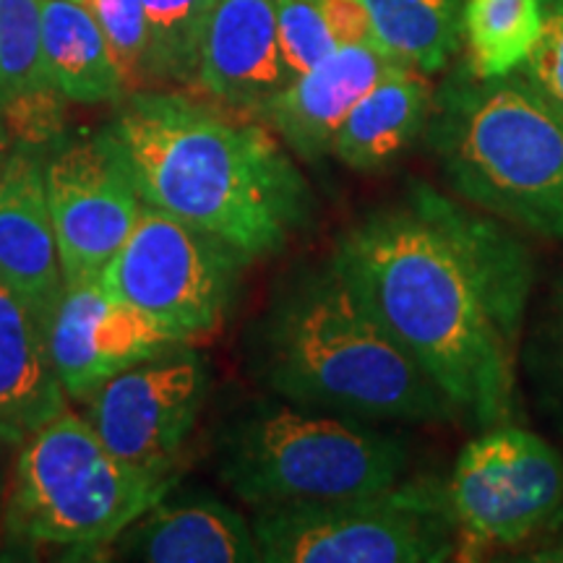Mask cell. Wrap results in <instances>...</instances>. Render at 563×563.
Listing matches in <instances>:
<instances>
[{"instance_id": "6da1fadb", "label": "cell", "mask_w": 563, "mask_h": 563, "mask_svg": "<svg viewBox=\"0 0 563 563\" xmlns=\"http://www.w3.org/2000/svg\"><path fill=\"white\" fill-rule=\"evenodd\" d=\"M329 264L350 282L460 418H517V344L534 266L522 241L475 207L415 183L405 207L373 211Z\"/></svg>"}, {"instance_id": "7a4b0ae2", "label": "cell", "mask_w": 563, "mask_h": 563, "mask_svg": "<svg viewBox=\"0 0 563 563\" xmlns=\"http://www.w3.org/2000/svg\"><path fill=\"white\" fill-rule=\"evenodd\" d=\"M110 133L144 203L228 243L277 256L313 222V191L264 125L186 97L139 95Z\"/></svg>"}, {"instance_id": "3957f363", "label": "cell", "mask_w": 563, "mask_h": 563, "mask_svg": "<svg viewBox=\"0 0 563 563\" xmlns=\"http://www.w3.org/2000/svg\"><path fill=\"white\" fill-rule=\"evenodd\" d=\"M262 368L269 389L292 405L368 422L460 418L332 264L274 302L264 321Z\"/></svg>"}, {"instance_id": "277c9868", "label": "cell", "mask_w": 563, "mask_h": 563, "mask_svg": "<svg viewBox=\"0 0 563 563\" xmlns=\"http://www.w3.org/2000/svg\"><path fill=\"white\" fill-rule=\"evenodd\" d=\"M428 144L470 207L563 241V112L527 79L481 81L433 100Z\"/></svg>"}, {"instance_id": "5b68a950", "label": "cell", "mask_w": 563, "mask_h": 563, "mask_svg": "<svg viewBox=\"0 0 563 563\" xmlns=\"http://www.w3.org/2000/svg\"><path fill=\"white\" fill-rule=\"evenodd\" d=\"M410 473L399 435L302 405H258L224 428L220 477L253 509L391 488Z\"/></svg>"}, {"instance_id": "8992f818", "label": "cell", "mask_w": 563, "mask_h": 563, "mask_svg": "<svg viewBox=\"0 0 563 563\" xmlns=\"http://www.w3.org/2000/svg\"><path fill=\"white\" fill-rule=\"evenodd\" d=\"M173 477L118 460L87 418L60 412L21 443L5 522L16 540L95 551L159 504Z\"/></svg>"}, {"instance_id": "52a82bcc", "label": "cell", "mask_w": 563, "mask_h": 563, "mask_svg": "<svg viewBox=\"0 0 563 563\" xmlns=\"http://www.w3.org/2000/svg\"><path fill=\"white\" fill-rule=\"evenodd\" d=\"M258 559L269 563H443L460 553L446 485L405 477L365 496L256 509Z\"/></svg>"}, {"instance_id": "ba28073f", "label": "cell", "mask_w": 563, "mask_h": 563, "mask_svg": "<svg viewBox=\"0 0 563 563\" xmlns=\"http://www.w3.org/2000/svg\"><path fill=\"white\" fill-rule=\"evenodd\" d=\"M228 243L152 203L102 274V285L152 319L167 340L188 344L222 327L243 266Z\"/></svg>"}, {"instance_id": "9c48e42d", "label": "cell", "mask_w": 563, "mask_h": 563, "mask_svg": "<svg viewBox=\"0 0 563 563\" xmlns=\"http://www.w3.org/2000/svg\"><path fill=\"white\" fill-rule=\"evenodd\" d=\"M443 485L462 561L530 543L563 519V456L514 422L475 435Z\"/></svg>"}, {"instance_id": "30bf717a", "label": "cell", "mask_w": 563, "mask_h": 563, "mask_svg": "<svg viewBox=\"0 0 563 563\" xmlns=\"http://www.w3.org/2000/svg\"><path fill=\"white\" fill-rule=\"evenodd\" d=\"M207 397V361L173 344L104 382L89 397L87 422L118 460L170 477Z\"/></svg>"}, {"instance_id": "8fae6325", "label": "cell", "mask_w": 563, "mask_h": 563, "mask_svg": "<svg viewBox=\"0 0 563 563\" xmlns=\"http://www.w3.org/2000/svg\"><path fill=\"white\" fill-rule=\"evenodd\" d=\"M45 188L66 285L100 279L144 207L110 129L55 146Z\"/></svg>"}, {"instance_id": "7c38bea8", "label": "cell", "mask_w": 563, "mask_h": 563, "mask_svg": "<svg viewBox=\"0 0 563 563\" xmlns=\"http://www.w3.org/2000/svg\"><path fill=\"white\" fill-rule=\"evenodd\" d=\"M47 344L68 397L89 399L112 376L175 342L152 319L115 298L102 279H84L63 290L47 323Z\"/></svg>"}, {"instance_id": "4fadbf2b", "label": "cell", "mask_w": 563, "mask_h": 563, "mask_svg": "<svg viewBox=\"0 0 563 563\" xmlns=\"http://www.w3.org/2000/svg\"><path fill=\"white\" fill-rule=\"evenodd\" d=\"M394 66L397 60H391L376 42L340 45L319 66L295 76L258 112L298 157L319 162L332 154L336 131L355 104Z\"/></svg>"}, {"instance_id": "5bb4252c", "label": "cell", "mask_w": 563, "mask_h": 563, "mask_svg": "<svg viewBox=\"0 0 563 563\" xmlns=\"http://www.w3.org/2000/svg\"><path fill=\"white\" fill-rule=\"evenodd\" d=\"M0 279L51 323L66 277L47 207L45 157L30 144L11 152L0 175Z\"/></svg>"}, {"instance_id": "9a60e30c", "label": "cell", "mask_w": 563, "mask_h": 563, "mask_svg": "<svg viewBox=\"0 0 563 563\" xmlns=\"http://www.w3.org/2000/svg\"><path fill=\"white\" fill-rule=\"evenodd\" d=\"M196 81L238 110H262L290 84L279 51L277 0H214L201 34Z\"/></svg>"}, {"instance_id": "2e32d148", "label": "cell", "mask_w": 563, "mask_h": 563, "mask_svg": "<svg viewBox=\"0 0 563 563\" xmlns=\"http://www.w3.org/2000/svg\"><path fill=\"white\" fill-rule=\"evenodd\" d=\"M162 501L112 540L110 545L123 559L150 563L262 561L253 525L232 506L217 498Z\"/></svg>"}, {"instance_id": "e0dca14e", "label": "cell", "mask_w": 563, "mask_h": 563, "mask_svg": "<svg viewBox=\"0 0 563 563\" xmlns=\"http://www.w3.org/2000/svg\"><path fill=\"white\" fill-rule=\"evenodd\" d=\"M66 412V389L47 344V323L0 279V446H21Z\"/></svg>"}, {"instance_id": "ac0fdd59", "label": "cell", "mask_w": 563, "mask_h": 563, "mask_svg": "<svg viewBox=\"0 0 563 563\" xmlns=\"http://www.w3.org/2000/svg\"><path fill=\"white\" fill-rule=\"evenodd\" d=\"M66 97L42 53V0H0V121L19 144H55Z\"/></svg>"}, {"instance_id": "d6986e66", "label": "cell", "mask_w": 563, "mask_h": 563, "mask_svg": "<svg viewBox=\"0 0 563 563\" xmlns=\"http://www.w3.org/2000/svg\"><path fill=\"white\" fill-rule=\"evenodd\" d=\"M433 100L428 74L397 63L336 131L332 157L355 173L386 170L426 133Z\"/></svg>"}, {"instance_id": "ffe728a7", "label": "cell", "mask_w": 563, "mask_h": 563, "mask_svg": "<svg viewBox=\"0 0 563 563\" xmlns=\"http://www.w3.org/2000/svg\"><path fill=\"white\" fill-rule=\"evenodd\" d=\"M42 53L53 87L70 102H110L123 95L108 42L76 0H42Z\"/></svg>"}, {"instance_id": "44dd1931", "label": "cell", "mask_w": 563, "mask_h": 563, "mask_svg": "<svg viewBox=\"0 0 563 563\" xmlns=\"http://www.w3.org/2000/svg\"><path fill=\"white\" fill-rule=\"evenodd\" d=\"M373 40L391 60L439 74L462 42L464 0H363Z\"/></svg>"}, {"instance_id": "7402d4cb", "label": "cell", "mask_w": 563, "mask_h": 563, "mask_svg": "<svg viewBox=\"0 0 563 563\" xmlns=\"http://www.w3.org/2000/svg\"><path fill=\"white\" fill-rule=\"evenodd\" d=\"M540 0H464L462 40L470 76L490 81L517 74L540 37Z\"/></svg>"}, {"instance_id": "603a6c76", "label": "cell", "mask_w": 563, "mask_h": 563, "mask_svg": "<svg viewBox=\"0 0 563 563\" xmlns=\"http://www.w3.org/2000/svg\"><path fill=\"white\" fill-rule=\"evenodd\" d=\"M150 26V74L159 81H196L201 34L214 0H141Z\"/></svg>"}, {"instance_id": "cb8c5ba5", "label": "cell", "mask_w": 563, "mask_h": 563, "mask_svg": "<svg viewBox=\"0 0 563 563\" xmlns=\"http://www.w3.org/2000/svg\"><path fill=\"white\" fill-rule=\"evenodd\" d=\"M91 13L121 76L123 91L146 87L150 74V26L141 0H76Z\"/></svg>"}, {"instance_id": "d4e9b609", "label": "cell", "mask_w": 563, "mask_h": 563, "mask_svg": "<svg viewBox=\"0 0 563 563\" xmlns=\"http://www.w3.org/2000/svg\"><path fill=\"white\" fill-rule=\"evenodd\" d=\"M277 32L290 81L340 47L319 0H277Z\"/></svg>"}, {"instance_id": "484cf974", "label": "cell", "mask_w": 563, "mask_h": 563, "mask_svg": "<svg viewBox=\"0 0 563 563\" xmlns=\"http://www.w3.org/2000/svg\"><path fill=\"white\" fill-rule=\"evenodd\" d=\"M543 26L525 60V79L563 112V0H540Z\"/></svg>"}, {"instance_id": "4316f807", "label": "cell", "mask_w": 563, "mask_h": 563, "mask_svg": "<svg viewBox=\"0 0 563 563\" xmlns=\"http://www.w3.org/2000/svg\"><path fill=\"white\" fill-rule=\"evenodd\" d=\"M336 45H357L373 40V26L363 0H319Z\"/></svg>"}, {"instance_id": "83f0119b", "label": "cell", "mask_w": 563, "mask_h": 563, "mask_svg": "<svg viewBox=\"0 0 563 563\" xmlns=\"http://www.w3.org/2000/svg\"><path fill=\"white\" fill-rule=\"evenodd\" d=\"M545 363H548V373H551L553 378L555 391H559L563 399V279L559 290L553 295L551 316H548Z\"/></svg>"}, {"instance_id": "f1b7e54d", "label": "cell", "mask_w": 563, "mask_h": 563, "mask_svg": "<svg viewBox=\"0 0 563 563\" xmlns=\"http://www.w3.org/2000/svg\"><path fill=\"white\" fill-rule=\"evenodd\" d=\"M527 561H543V563H563V522L553 527L551 540L545 545H538Z\"/></svg>"}, {"instance_id": "f546056e", "label": "cell", "mask_w": 563, "mask_h": 563, "mask_svg": "<svg viewBox=\"0 0 563 563\" xmlns=\"http://www.w3.org/2000/svg\"><path fill=\"white\" fill-rule=\"evenodd\" d=\"M11 133L5 129V123L0 121V175H3L5 165H9V157H11Z\"/></svg>"}]
</instances>
